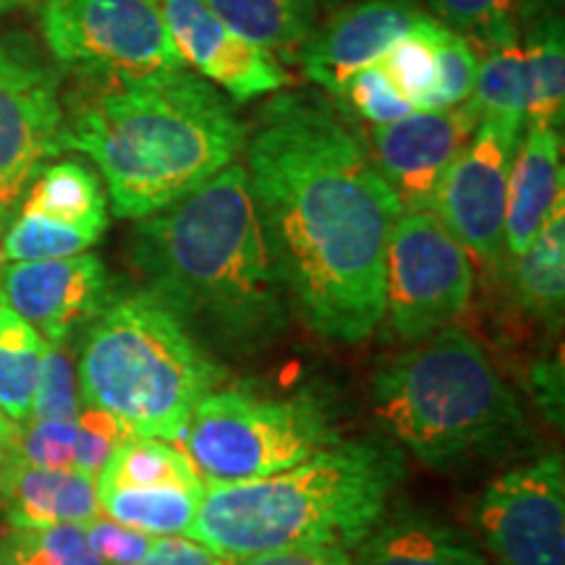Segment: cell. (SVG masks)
<instances>
[{
	"label": "cell",
	"instance_id": "1",
	"mask_svg": "<svg viewBox=\"0 0 565 565\" xmlns=\"http://www.w3.org/2000/svg\"><path fill=\"white\" fill-rule=\"evenodd\" d=\"M244 171L288 303L328 341L370 338L404 210L341 116L309 92L273 97L246 139Z\"/></svg>",
	"mask_w": 565,
	"mask_h": 565
},
{
	"label": "cell",
	"instance_id": "2",
	"mask_svg": "<svg viewBox=\"0 0 565 565\" xmlns=\"http://www.w3.org/2000/svg\"><path fill=\"white\" fill-rule=\"evenodd\" d=\"M129 257L147 291L207 351L246 359L286 335L288 296L244 166L225 168L186 200L141 217Z\"/></svg>",
	"mask_w": 565,
	"mask_h": 565
},
{
	"label": "cell",
	"instance_id": "3",
	"mask_svg": "<svg viewBox=\"0 0 565 565\" xmlns=\"http://www.w3.org/2000/svg\"><path fill=\"white\" fill-rule=\"evenodd\" d=\"M249 129L236 103L189 68L131 82H82L63 108V150L89 154L113 212L141 221L236 166Z\"/></svg>",
	"mask_w": 565,
	"mask_h": 565
},
{
	"label": "cell",
	"instance_id": "4",
	"mask_svg": "<svg viewBox=\"0 0 565 565\" xmlns=\"http://www.w3.org/2000/svg\"><path fill=\"white\" fill-rule=\"evenodd\" d=\"M401 479L395 445L341 440L273 477L204 487L186 536L225 561L286 547L351 550L385 519Z\"/></svg>",
	"mask_w": 565,
	"mask_h": 565
},
{
	"label": "cell",
	"instance_id": "5",
	"mask_svg": "<svg viewBox=\"0 0 565 565\" xmlns=\"http://www.w3.org/2000/svg\"><path fill=\"white\" fill-rule=\"evenodd\" d=\"M223 380V364L147 288L95 317L76 370L82 406L113 414L134 437L168 443Z\"/></svg>",
	"mask_w": 565,
	"mask_h": 565
},
{
	"label": "cell",
	"instance_id": "6",
	"mask_svg": "<svg viewBox=\"0 0 565 565\" xmlns=\"http://www.w3.org/2000/svg\"><path fill=\"white\" fill-rule=\"evenodd\" d=\"M372 395L387 433L433 469L487 454L524 422L492 359L458 328L398 353L374 374Z\"/></svg>",
	"mask_w": 565,
	"mask_h": 565
},
{
	"label": "cell",
	"instance_id": "7",
	"mask_svg": "<svg viewBox=\"0 0 565 565\" xmlns=\"http://www.w3.org/2000/svg\"><path fill=\"white\" fill-rule=\"evenodd\" d=\"M335 443L341 433L320 395L275 398L246 387L212 391L175 440L204 487L273 477Z\"/></svg>",
	"mask_w": 565,
	"mask_h": 565
},
{
	"label": "cell",
	"instance_id": "8",
	"mask_svg": "<svg viewBox=\"0 0 565 565\" xmlns=\"http://www.w3.org/2000/svg\"><path fill=\"white\" fill-rule=\"evenodd\" d=\"M47 51L82 82L186 68L154 0H42Z\"/></svg>",
	"mask_w": 565,
	"mask_h": 565
},
{
	"label": "cell",
	"instance_id": "9",
	"mask_svg": "<svg viewBox=\"0 0 565 565\" xmlns=\"http://www.w3.org/2000/svg\"><path fill=\"white\" fill-rule=\"evenodd\" d=\"M475 265L433 210L401 212L385 252V315L401 341L450 328L469 307Z\"/></svg>",
	"mask_w": 565,
	"mask_h": 565
},
{
	"label": "cell",
	"instance_id": "10",
	"mask_svg": "<svg viewBox=\"0 0 565 565\" xmlns=\"http://www.w3.org/2000/svg\"><path fill=\"white\" fill-rule=\"evenodd\" d=\"M61 76L30 34L0 30V225L63 152Z\"/></svg>",
	"mask_w": 565,
	"mask_h": 565
},
{
	"label": "cell",
	"instance_id": "11",
	"mask_svg": "<svg viewBox=\"0 0 565 565\" xmlns=\"http://www.w3.org/2000/svg\"><path fill=\"white\" fill-rule=\"evenodd\" d=\"M524 121L484 116L475 137L445 168L433 196L435 217L484 275L505 267V196Z\"/></svg>",
	"mask_w": 565,
	"mask_h": 565
},
{
	"label": "cell",
	"instance_id": "12",
	"mask_svg": "<svg viewBox=\"0 0 565 565\" xmlns=\"http://www.w3.org/2000/svg\"><path fill=\"white\" fill-rule=\"evenodd\" d=\"M477 529L498 565H565V463L561 454L513 466L477 503Z\"/></svg>",
	"mask_w": 565,
	"mask_h": 565
},
{
	"label": "cell",
	"instance_id": "13",
	"mask_svg": "<svg viewBox=\"0 0 565 565\" xmlns=\"http://www.w3.org/2000/svg\"><path fill=\"white\" fill-rule=\"evenodd\" d=\"M110 299L108 267L97 254L9 263L0 270V303L30 322L51 345H68Z\"/></svg>",
	"mask_w": 565,
	"mask_h": 565
},
{
	"label": "cell",
	"instance_id": "14",
	"mask_svg": "<svg viewBox=\"0 0 565 565\" xmlns=\"http://www.w3.org/2000/svg\"><path fill=\"white\" fill-rule=\"evenodd\" d=\"M482 121L466 100L448 110H414L387 126H374L372 162L383 175L401 210H429L445 168L475 137Z\"/></svg>",
	"mask_w": 565,
	"mask_h": 565
},
{
	"label": "cell",
	"instance_id": "15",
	"mask_svg": "<svg viewBox=\"0 0 565 565\" xmlns=\"http://www.w3.org/2000/svg\"><path fill=\"white\" fill-rule=\"evenodd\" d=\"M183 63L223 87L233 103H249L291 84V74L263 47L225 26L202 0H154Z\"/></svg>",
	"mask_w": 565,
	"mask_h": 565
},
{
	"label": "cell",
	"instance_id": "16",
	"mask_svg": "<svg viewBox=\"0 0 565 565\" xmlns=\"http://www.w3.org/2000/svg\"><path fill=\"white\" fill-rule=\"evenodd\" d=\"M424 17L414 0H356L317 26L294 63L338 97L353 71L377 63Z\"/></svg>",
	"mask_w": 565,
	"mask_h": 565
},
{
	"label": "cell",
	"instance_id": "17",
	"mask_svg": "<svg viewBox=\"0 0 565 565\" xmlns=\"http://www.w3.org/2000/svg\"><path fill=\"white\" fill-rule=\"evenodd\" d=\"M561 131L524 124L508 175L505 196V265L526 249L553 204L565 194Z\"/></svg>",
	"mask_w": 565,
	"mask_h": 565
},
{
	"label": "cell",
	"instance_id": "18",
	"mask_svg": "<svg viewBox=\"0 0 565 565\" xmlns=\"http://www.w3.org/2000/svg\"><path fill=\"white\" fill-rule=\"evenodd\" d=\"M0 500L13 532L55 524H89L100 515L97 479L76 469H42L19 458L0 475Z\"/></svg>",
	"mask_w": 565,
	"mask_h": 565
},
{
	"label": "cell",
	"instance_id": "19",
	"mask_svg": "<svg viewBox=\"0 0 565 565\" xmlns=\"http://www.w3.org/2000/svg\"><path fill=\"white\" fill-rule=\"evenodd\" d=\"M353 565H490L458 529L422 513L383 519L356 545Z\"/></svg>",
	"mask_w": 565,
	"mask_h": 565
},
{
	"label": "cell",
	"instance_id": "20",
	"mask_svg": "<svg viewBox=\"0 0 565 565\" xmlns=\"http://www.w3.org/2000/svg\"><path fill=\"white\" fill-rule=\"evenodd\" d=\"M524 24L526 116L524 124L550 126L561 131L565 110V34L563 19L553 6L524 3L519 13Z\"/></svg>",
	"mask_w": 565,
	"mask_h": 565
},
{
	"label": "cell",
	"instance_id": "21",
	"mask_svg": "<svg viewBox=\"0 0 565 565\" xmlns=\"http://www.w3.org/2000/svg\"><path fill=\"white\" fill-rule=\"evenodd\" d=\"M207 9L270 55L296 61L320 26V0H202Z\"/></svg>",
	"mask_w": 565,
	"mask_h": 565
},
{
	"label": "cell",
	"instance_id": "22",
	"mask_svg": "<svg viewBox=\"0 0 565 565\" xmlns=\"http://www.w3.org/2000/svg\"><path fill=\"white\" fill-rule=\"evenodd\" d=\"M513 263V286L521 307L540 320L557 324L565 301V194Z\"/></svg>",
	"mask_w": 565,
	"mask_h": 565
},
{
	"label": "cell",
	"instance_id": "23",
	"mask_svg": "<svg viewBox=\"0 0 565 565\" xmlns=\"http://www.w3.org/2000/svg\"><path fill=\"white\" fill-rule=\"evenodd\" d=\"M21 202H24L21 212L45 215L100 238L108 228V200H105L100 179L84 162L66 160L42 168Z\"/></svg>",
	"mask_w": 565,
	"mask_h": 565
},
{
	"label": "cell",
	"instance_id": "24",
	"mask_svg": "<svg viewBox=\"0 0 565 565\" xmlns=\"http://www.w3.org/2000/svg\"><path fill=\"white\" fill-rule=\"evenodd\" d=\"M110 490H183L202 494L204 484L175 443L129 437L97 477V492Z\"/></svg>",
	"mask_w": 565,
	"mask_h": 565
},
{
	"label": "cell",
	"instance_id": "25",
	"mask_svg": "<svg viewBox=\"0 0 565 565\" xmlns=\"http://www.w3.org/2000/svg\"><path fill=\"white\" fill-rule=\"evenodd\" d=\"M45 349L38 330L0 303V414L13 427L30 422Z\"/></svg>",
	"mask_w": 565,
	"mask_h": 565
},
{
	"label": "cell",
	"instance_id": "26",
	"mask_svg": "<svg viewBox=\"0 0 565 565\" xmlns=\"http://www.w3.org/2000/svg\"><path fill=\"white\" fill-rule=\"evenodd\" d=\"M100 513L150 536H186L202 494L183 490L97 492Z\"/></svg>",
	"mask_w": 565,
	"mask_h": 565
},
{
	"label": "cell",
	"instance_id": "27",
	"mask_svg": "<svg viewBox=\"0 0 565 565\" xmlns=\"http://www.w3.org/2000/svg\"><path fill=\"white\" fill-rule=\"evenodd\" d=\"M448 26L437 19L424 17L419 24L412 26L404 38L395 40L387 53L377 63L383 66L387 79L414 110H422L424 100L435 87L437 79V42Z\"/></svg>",
	"mask_w": 565,
	"mask_h": 565
},
{
	"label": "cell",
	"instance_id": "28",
	"mask_svg": "<svg viewBox=\"0 0 565 565\" xmlns=\"http://www.w3.org/2000/svg\"><path fill=\"white\" fill-rule=\"evenodd\" d=\"M469 103L479 116H505L524 121L526 116V68L521 38L500 42L479 58L475 92Z\"/></svg>",
	"mask_w": 565,
	"mask_h": 565
},
{
	"label": "cell",
	"instance_id": "29",
	"mask_svg": "<svg viewBox=\"0 0 565 565\" xmlns=\"http://www.w3.org/2000/svg\"><path fill=\"white\" fill-rule=\"evenodd\" d=\"M526 0H427L435 19L477 47L490 51L519 40V13Z\"/></svg>",
	"mask_w": 565,
	"mask_h": 565
},
{
	"label": "cell",
	"instance_id": "30",
	"mask_svg": "<svg viewBox=\"0 0 565 565\" xmlns=\"http://www.w3.org/2000/svg\"><path fill=\"white\" fill-rule=\"evenodd\" d=\"M100 242L95 233L74 228V225L51 221L45 215L21 212L6 231L0 244V257L6 263H40V259H61L84 254Z\"/></svg>",
	"mask_w": 565,
	"mask_h": 565
},
{
	"label": "cell",
	"instance_id": "31",
	"mask_svg": "<svg viewBox=\"0 0 565 565\" xmlns=\"http://www.w3.org/2000/svg\"><path fill=\"white\" fill-rule=\"evenodd\" d=\"M0 542L21 565H103L82 524L21 529Z\"/></svg>",
	"mask_w": 565,
	"mask_h": 565
},
{
	"label": "cell",
	"instance_id": "32",
	"mask_svg": "<svg viewBox=\"0 0 565 565\" xmlns=\"http://www.w3.org/2000/svg\"><path fill=\"white\" fill-rule=\"evenodd\" d=\"M479 51L461 34L445 30L437 42V79L422 110H448L463 105L475 92Z\"/></svg>",
	"mask_w": 565,
	"mask_h": 565
},
{
	"label": "cell",
	"instance_id": "33",
	"mask_svg": "<svg viewBox=\"0 0 565 565\" xmlns=\"http://www.w3.org/2000/svg\"><path fill=\"white\" fill-rule=\"evenodd\" d=\"M82 412L79 383H76L74 359L66 345L47 343L42 356L38 387H34L30 422L68 419L74 422Z\"/></svg>",
	"mask_w": 565,
	"mask_h": 565
},
{
	"label": "cell",
	"instance_id": "34",
	"mask_svg": "<svg viewBox=\"0 0 565 565\" xmlns=\"http://www.w3.org/2000/svg\"><path fill=\"white\" fill-rule=\"evenodd\" d=\"M338 97H341L343 103H349V108L356 113L362 121H370L374 126L395 124L414 113L412 103H406L404 97L398 95V89H395L391 79H387V74L380 63H370V66L353 71Z\"/></svg>",
	"mask_w": 565,
	"mask_h": 565
},
{
	"label": "cell",
	"instance_id": "35",
	"mask_svg": "<svg viewBox=\"0 0 565 565\" xmlns=\"http://www.w3.org/2000/svg\"><path fill=\"white\" fill-rule=\"evenodd\" d=\"M134 437L116 416L95 406H82L76 416L74 469L87 477H100L105 463L121 445Z\"/></svg>",
	"mask_w": 565,
	"mask_h": 565
},
{
	"label": "cell",
	"instance_id": "36",
	"mask_svg": "<svg viewBox=\"0 0 565 565\" xmlns=\"http://www.w3.org/2000/svg\"><path fill=\"white\" fill-rule=\"evenodd\" d=\"M74 445L76 419L26 422L24 427H19L13 458L42 469H74Z\"/></svg>",
	"mask_w": 565,
	"mask_h": 565
},
{
	"label": "cell",
	"instance_id": "37",
	"mask_svg": "<svg viewBox=\"0 0 565 565\" xmlns=\"http://www.w3.org/2000/svg\"><path fill=\"white\" fill-rule=\"evenodd\" d=\"M84 534H87L92 553L100 557L103 565H139L150 553L152 542L158 540V536L118 524L103 513L84 524Z\"/></svg>",
	"mask_w": 565,
	"mask_h": 565
},
{
	"label": "cell",
	"instance_id": "38",
	"mask_svg": "<svg viewBox=\"0 0 565 565\" xmlns=\"http://www.w3.org/2000/svg\"><path fill=\"white\" fill-rule=\"evenodd\" d=\"M139 565H231L192 536H158Z\"/></svg>",
	"mask_w": 565,
	"mask_h": 565
},
{
	"label": "cell",
	"instance_id": "39",
	"mask_svg": "<svg viewBox=\"0 0 565 565\" xmlns=\"http://www.w3.org/2000/svg\"><path fill=\"white\" fill-rule=\"evenodd\" d=\"M233 565H353L351 555L341 547H286L270 550V553H259L242 557V561H231Z\"/></svg>",
	"mask_w": 565,
	"mask_h": 565
},
{
	"label": "cell",
	"instance_id": "40",
	"mask_svg": "<svg viewBox=\"0 0 565 565\" xmlns=\"http://www.w3.org/2000/svg\"><path fill=\"white\" fill-rule=\"evenodd\" d=\"M532 395L550 422L563 424V370L561 362H542L532 370Z\"/></svg>",
	"mask_w": 565,
	"mask_h": 565
},
{
	"label": "cell",
	"instance_id": "41",
	"mask_svg": "<svg viewBox=\"0 0 565 565\" xmlns=\"http://www.w3.org/2000/svg\"><path fill=\"white\" fill-rule=\"evenodd\" d=\"M17 435L19 427H13V424L0 414V475H3L6 466H9V461H13V456H17Z\"/></svg>",
	"mask_w": 565,
	"mask_h": 565
},
{
	"label": "cell",
	"instance_id": "42",
	"mask_svg": "<svg viewBox=\"0 0 565 565\" xmlns=\"http://www.w3.org/2000/svg\"><path fill=\"white\" fill-rule=\"evenodd\" d=\"M34 0H0V11H13L21 9V6H30Z\"/></svg>",
	"mask_w": 565,
	"mask_h": 565
},
{
	"label": "cell",
	"instance_id": "43",
	"mask_svg": "<svg viewBox=\"0 0 565 565\" xmlns=\"http://www.w3.org/2000/svg\"><path fill=\"white\" fill-rule=\"evenodd\" d=\"M0 565H21L17 557L9 553V547H6L3 542H0Z\"/></svg>",
	"mask_w": 565,
	"mask_h": 565
},
{
	"label": "cell",
	"instance_id": "44",
	"mask_svg": "<svg viewBox=\"0 0 565 565\" xmlns=\"http://www.w3.org/2000/svg\"><path fill=\"white\" fill-rule=\"evenodd\" d=\"M0 228H3V225H0Z\"/></svg>",
	"mask_w": 565,
	"mask_h": 565
}]
</instances>
